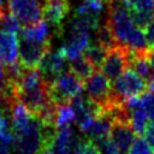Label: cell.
Listing matches in <instances>:
<instances>
[{"instance_id":"6da1fadb","label":"cell","mask_w":154,"mask_h":154,"mask_svg":"<svg viewBox=\"0 0 154 154\" xmlns=\"http://www.w3.org/2000/svg\"><path fill=\"white\" fill-rule=\"evenodd\" d=\"M118 45L128 46L132 49L150 48L144 30L135 25L130 11L124 0H117L107 4V19Z\"/></svg>"},{"instance_id":"7a4b0ae2","label":"cell","mask_w":154,"mask_h":154,"mask_svg":"<svg viewBox=\"0 0 154 154\" xmlns=\"http://www.w3.org/2000/svg\"><path fill=\"white\" fill-rule=\"evenodd\" d=\"M84 88L82 81L71 69L60 73L51 83H48V91L51 100L57 105L69 103L73 97L79 95Z\"/></svg>"},{"instance_id":"3957f363","label":"cell","mask_w":154,"mask_h":154,"mask_svg":"<svg viewBox=\"0 0 154 154\" xmlns=\"http://www.w3.org/2000/svg\"><path fill=\"white\" fill-rule=\"evenodd\" d=\"M84 88L87 90V96L100 106L102 111H111L122 103L113 97L111 79L100 71H95L84 81Z\"/></svg>"},{"instance_id":"277c9868","label":"cell","mask_w":154,"mask_h":154,"mask_svg":"<svg viewBox=\"0 0 154 154\" xmlns=\"http://www.w3.org/2000/svg\"><path fill=\"white\" fill-rule=\"evenodd\" d=\"M147 82L132 69L125 70L112 83L113 97L118 102H123L132 96H142L147 91Z\"/></svg>"},{"instance_id":"5b68a950","label":"cell","mask_w":154,"mask_h":154,"mask_svg":"<svg viewBox=\"0 0 154 154\" xmlns=\"http://www.w3.org/2000/svg\"><path fill=\"white\" fill-rule=\"evenodd\" d=\"M13 148L18 154H38L42 146V134L37 118H32L31 122L22 130L17 131Z\"/></svg>"},{"instance_id":"8992f818","label":"cell","mask_w":154,"mask_h":154,"mask_svg":"<svg viewBox=\"0 0 154 154\" xmlns=\"http://www.w3.org/2000/svg\"><path fill=\"white\" fill-rule=\"evenodd\" d=\"M131 48L123 45H117L108 49V53L101 66V72L109 79H116L125 70L130 69Z\"/></svg>"},{"instance_id":"52a82bcc","label":"cell","mask_w":154,"mask_h":154,"mask_svg":"<svg viewBox=\"0 0 154 154\" xmlns=\"http://www.w3.org/2000/svg\"><path fill=\"white\" fill-rule=\"evenodd\" d=\"M7 8L23 26L32 25L43 19L38 0H7Z\"/></svg>"},{"instance_id":"ba28073f","label":"cell","mask_w":154,"mask_h":154,"mask_svg":"<svg viewBox=\"0 0 154 154\" xmlns=\"http://www.w3.org/2000/svg\"><path fill=\"white\" fill-rule=\"evenodd\" d=\"M51 43H35L20 38L18 52L19 63L26 69H37L43 57L51 51Z\"/></svg>"},{"instance_id":"9c48e42d","label":"cell","mask_w":154,"mask_h":154,"mask_svg":"<svg viewBox=\"0 0 154 154\" xmlns=\"http://www.w3.org/2000/svg\"><path fill=\"white\" fill-rule=\"evenodd\" d=\"M67 61H69V59L66 58V55L61 48L54 49V51H49L43 57L38 67H40V71H41L43 78L48 83H51L60 73H63L70 69V65Z\"/></svg>"},{"instance_id":"30bf717a","label":"cell","mask_w":154,"mask_h":154,"mask_svg":"<svg viewBox=\"0 0 154 154\" xmlns=\"http://www.w3.org/2000/svg\"><path fill=\"white\" fill-rule=\"evenodd\" d=\"M89 43H90L89 34L87 31L76 30V29L70 28V31L65 38V42H64L61 49L65 53L66 58L69 60H72V59L78 58L79 55H82Z\"/></svg>"},{"instance_id":"8fae6325","label":"cell","mask_w":154,"mask_h":154,"mask_svg":"<svg viewBox=\"0 0 154 154\" xmlns=\"http://www.w3.org/2000/svg\"><path fill=\"white\" fill-rule=\"evenodd\" d=\"M70 8L71 6L67 0L48 1L45 2L42 7V16L49 25L54 26L58 30H61V23L70 12Z\"/></svg>"},{"instance_id":"7c38bea8","label":"cell","mask_w":154,"mask_h":154,"mask_svg":"<svg viewBox=\"0 0 154 154\" xmlns=\"http://www.w3.org/2000/svg\"><path fill=\"white\" fill-rule=\"evenodd\" d=\"M135 135L136 134L129 122L118 120V119L113 122L111 129V138L116 142L122 154H128V150L130 149L132 142L135 141Z\"/></svg>"},{"instance_id":"4fadbf2b","label":"cell","mask_w":154,"mask_h":154,"mask_svg":"<svg viewBox=\"0 0 154 154\" xmlns=\"http://www.w3.org/2000/svg\"><path fill=\"white\" fill-rule=\"evenodd\" d=\"M18 38L16 32L0 30V63L5 66L18 61Z\"/></svg>"},{"instance_id":"5bb4252c","label":"cell","mask_w":154,"mask_h":154,"mask_svg":"<svg viewBox=\"0 0 154 154\" xmlns=\"http://www.w3.org/2000/svg\"><path fill=\"white\" fill-rule=\"evenodd\" d=\"M113 117L108 113L102 111L90 124V126L88 128V130L84 132L87 135V138L93 141V142H97L102 138H106L111 135V129L113 125Z\"/></svg>"},{"instance_id":"9a60e30c","label":"cell","mask_w":154,"mask_h":154,"mask_svg":"<svg viewBox=\"0 0 154 154\" xmlns=\"http://www.w3.org/2000/svg\"><path fill=\"white\" fill-rule=\"evenodd\" d=\"M20 38H24L35 43H47L52 42V31L49 24L42 19L32 25L23 26L19 31Z\"/></svg>"},{"instance_id":"2e32d148","label":"cell","mask_w":154,"mask_h":154,"mask_svg":"<svg viewBox=\"0 0 154 154\" xmlns=\"http://www.w3.org/2000/svg\"><path fill=\"white\" fill-rule=\"evenodd\" d=\"M130 69H132L147 83L153 78V72H152V67L149 63V48L147 49H132L131 48Z\"/></svg>"},{"instance_id":"e0dca14e","label":"cell","mask_w":154,"mask_h":154,"mask_svg":"<svg viewBox=\"0 0 154 154\" xmlns=\"http://www.w3.org/2000/svg\"><path fill=\"white\" fill-rule=\"evenodd\" d=\"M34 118V116L29 112V109L18 100L13 107H12V111H11V116H10V119H11V125H12V129L14 131V134L22 129H24L30 122L31 119Z\"/></svg>"},{"instance_id":"ac0fdd59","label":"cell","mask_w":154,"mask_h":154,"mask_svg":"<svg viewBox=\"0 0 154 154\" xmlns=\"http://www.w3.org/2000/svg\"><path fill=\"white\" fill-rule=\"evenodd\" d=\"M107 53H108V49L106 47H103L97 41H94L88 45V47L83 52V55L93 65V67L96 71H99V69H101V66L103 64V60H105Z\"/></svg>"},{"instance_id":"d6986e66","label":"cell","mask_w":154,"mask_h":154,"mask_svg":"<svg viewBox=\"0 0 154 154\" xmlns=\"http://www.w3.org/2000/svg\"><path fill=\"white\" fill-rule=\"evenodd\" d=\"M126 109V108H125ZM129 116H130V124L135 131L136 135L141 136L143 135L147 125H148V113L143 106V103L136 108H132V109H126Z\"/></svg>"},{"instance_id":"ffe728a7","label":"cell","mask_w":154,"mask_h":154,"mask_svg":"<svg viewBox=\"0 0 154 154\" xmlns=\"http://www.w3.org/2000/svg\"><path fill=\"white\" fill-rule=\"evenodd\" d=\"M69 65H70V69L82 79V81H85L88 79L96 70L93 67V65L84 58V55H79L78 58L76 59H72V60H69Z\"/></svg>"},{"instance_id":"44dd1931","label":"cell","mask_w":154,"mask_h":154,"mask_svg":"<svg viewBox=\"0 0 154 154\" xmlns=\"http://www.w3.org/2000/svg\"><path fill=\"white\" fill-rule=\"evenodd\" d=\"M95 41H97L99 43H101L107 49H111V48H113L114 46L118 45V42L116 41L114 35H113L109 25L106 22L102 23V24H100V26L95 31Z\"/></svg>"},{"instance_id":"7402d4cb","label":"cell","mask_w":154,"mask_h":154,"mask_svg":"<svg viewBox=\"0 0 154 154\" xmlns=\"http://www.w3.org/2000/svg\"><path fill=\"white\" fill-rule=\"evenodd\" d=\"M76 120V114L75 111L71 106V102L69 103H63L57 107V116H55V123L58 128L70 125Z\"/></svg>"},{"instance_id":"603a6c76","label":"cell","mask_w":154,"mask_h":154,"mask_svg":"<svg viewBox=\"0 0 154 154\" xmlns=\"http://www.w3.org/2000/svg\"><path fill=\"white\" fill-rule=\"evenodd\" d=\"M129 11L135 25L146 31V29L148 28V25L150 24L154 17V11L150 10H129Z\"/></svg>"},{"instance_id":"cb8c5ba5","label":"cell","mask_w":154,"mask_h":154,"mask_svg":"<svg viewBox=\"0 0 154 154\" xmlns=\"http://www.w3.org/2000/svg\"><path fill=\"white\" fill-rule=\"evenodd\" d=\"M100 152V154H122L120 149L116 144V142L108 136L106 138H102L97 142H94Z\"/></svg>"},{"instance_id":"d4e9b609","label":"cell","mask_w":154,"mask_h":154,"mask_svg":"<svg viewBox=\"0 0 154 154\" xmlns=\"http://www.w3.org/2000/svg\"><path fill=\"white\" fill-rule=\"evenodd\" d=\"M128 154H154V152L146 141H143L141 137H137L132 142Z\"/></svg>"},{"instance_id":"484cf974","label":"cell","mask_w":154,"mask_h":154,"mask_svg":"<svg viewBox=\"0 0 154 154\" xmlns=\"http://www.w3.org/2000/svg\"><path fill=\"white\" fill-rule=\"evenodd\" d=\"M142 102L148 113V117L152 119V122H154V94L147 90L142 95Z\"/></svg>"},{"instance_id":"4316f807","label":"cell","mask_w":154,"mask_h":154,"mask_svg":"<svg viewBox=\"0 0 154 154\" xmlns=\"http://www.w3.org/2000/svg\"><path fill=\"white\" fill-rule=\"evenodd\" d=\"M77 154H100V152L96 144L93 141L87 138L84 141H81V146H79Z\"/></svg>"},{"instance_id":"83f0119b","label":"cell","mask_w":154,"mask_h":154,"mask_svg":"<svg viewBox=\"0 0 154 154\" xmlns=\"http://www.w3.org/2000/svg\"><path fill=\"white\" fill-rule=\"evenodd\" d=\"M143 136L146 138V142L149 144V147L154 152V122L148 123V125H147V128L143 132Z\"/></svg>"},{"instance_id":"f1b7e54d","label":"cell","mask_w":154,"mask_h":154,"mask_svg":"<svg viewBox=\"0 0 154 154\" xmlns=\"http://www.w3.org/2000/svg\"><path fill=\"white\" fill-rule=\"evenodd\" d=\"M146 36H147V41L150 48H154V17L150 22V24L148 25V28L146 29Z\"/></svg>"},{"instance_id":"f546056e","label":"cell","mask_w":154,"mask_h":154,"mask_svg":"<svg viewBox=\"0 0 154 154\" xmlns=\"http://www.w3.org/2000/svg\"><path fill=\"white\" fill-rule=\"evenodd\" d=\"M149 63H150V67H152V72H153V78H154V48H149Z\"/></svg>"},{"instance_id":"4dcf8cb0","label":"cell","mask_w":154,"mask_h":154,"mask_svg":"<svg viewBox=\"0 0 154 154\" xmlns=\"http://www.w3.org/2000/svg\"><path fill=\"white\" fill-rule=\"evenodd\" d=\"M0 154H10V147L0 142Z\"/></svg>"},{"instance_id":"1f68e13d","label":"cell","mask_w":154,"mask_h":154,"mask_svg":"<svg viewBox=\"0 0 154 154\" xmlns=\"http://www.w3.org/2000/svg\"><path fill=\"white\" fill-rule=\"evenodd\" d=\"M148 91H150V93L154 94V78L148 82Z\"/></svg>"},{"instance_id":"d6a6232c","label":"cell","mask_w":154,"mask_h":154,"mask_svg":"<svg viewBox=\"0 0 154 154\" xmlns=\"http://www.w3.org/2000/svg\"><path fill=\"white\" fill-rule=\"evenodd\" d=\"M46 2H48V1H59V0H45Z\"/></svg>"},{"instance_id":"836d02e7","label":"cell","mask_w":154,"mask_h":154,"mask_svg":"<svg viewBox=\"0 0 154 154\" xmlns=\"http://www.w3.org/2000/svg\"><path fill=\"white\" fill-rule=\"evenodd\" d=\"M85 1H89V0H85Z\"/></svg>"}]
</instances>
